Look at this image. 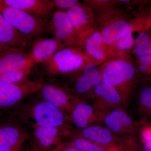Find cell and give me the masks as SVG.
<instances>
[{
	"label": "cell",
	"mask_w": 151,
	"mask_h": 151,
	"mask_svg": "<svg viewBox=\"0 0 151 151\" xmlns=\"http://www.w3.org/2000/svg\"><path fill=\"white\" fill-rule=\"evenodd\" d=\"M100 70L102 80L114 87L121 95L125 107L128 108L137 78L134 67L126 60L118 59L106 63Z\"/></svg>",
	"instance_id": "obj_1"
},
{
	"label": "cell",
	"mask_w": 151,
	"mask_h": 151,
	"mask_svg": "<svg viewBox=\"0 0 151 151\" xmlns=\"http://www.w3.org/2000/svg\"><path fill=\"white\" fill-rule=\"evenodd\" d=\"M92 59L80 48L74 47L60 50L43 64L49 75H67L80 72L86 64L94 62Z\"/></svg>",
	"instance_id": "obj_2"
},
{
	"label": "cell",
	"mask_w": 151,
	"mask_h": 151,
	"mask_svg": "<svg viewBox=\"0 0 151 151\" xmlns=\"http://www.w3.org/2000/svg\"><path fill=\"white\" fill-rule=\"evenodd\" d=\"M0 13L18 31L32 38L48 32V21L25 12L0 6Z\"/></svg>",
	"instance_id": "obj_3"
},
{
	"label": "cell",
	"mask_w": 151,
	"mask_h": 151,
	"mask_svg": "<svg viewBox=\"0 0 151 151\" xmlns=\"http://www.w3.org/2000/svg\"><path fill=\"white\" fill-rule=\"evenodd\" d=\"M40 81L26 79L16 84L0 85V111L16 106L22 100L40 91Z\"/></svg>",
	"instance_id": "obj_4"
},
{
	"label": "cell",
	"mask_w": 151,
	"mask_h": 151,
	"mask_svg": "<svg viewBox=\"0 0 151 151\" xmlns=\"http://www.w3.org/2000/svg\"><path fill=\"white\" fill-rule=\"evenodd\" d=\"M100 145L108 147H119L126 150L130 149L134 137H122L114 134L106 127L93 125L81 130H77L73 134Z\"/></svg>",
	"instance_id": "obj_5"
},
{
	"label": "cell",
	"mask_w": 151,
	"mask_h": 151,
	"mask_svg": "<svg viewBox=\"0 0 151 151\" xmlns=\"http://www.w3.org/2000/svg\"><path fill=\"white\" fill-rule=\"evenodd\" d=\"M102 123L114 134L122 137H134L136 124L127 110L109 109L100 112Z\"/></svg>",
	"instance_id": "obj_6"
},
{
	"label": "cell",
	"mask_w": 151,
	"mask_h": 151,
	"mask_svg": "<svg viewBox=\"0 0 151 151\" xmlns=\"http://www.w3.org/2000/svg\"><path fill=\"white\" fill-rule=\"evenodd\" d=\"M89 101L100 112L109 109H127L119 92L112 85L103 80L92 89Z\"/></svg>",
	"instance_id": "obj_7"
},
{
	"label": "cell",
	"mask_w": 151,
	"mask_h": 151,
	"mask_svg": "<svg viewBox=\"0 0 151 151\" xmlns=\"http://www.w3.org/2000/svg\"><path fill=\"white\" fill-rule=\"evenodd\" d=\"M48 21V32L66 47L79 46L77 36L66 12L53 11Z\"/></svg>",
	"instance_id": "obj_8"
},
{
	"label": "cell",
	"mask_w": 151,
	"mask_h": 151,
	"mask_svg": "<svg viewBox=\"0 0 151 151\" xmlns=\"http://www.w3.org/2000/svg\"><path fill=\"white\" fill-rule=\"evenodd\" d=\"M30 116L34 124L41 127L64 128L66 117L61 110L44 100L32 107Z\"/></svg>",
	"instance_id": "obj_9"
},
{
	"label": "cell",
	"mask_w": 151,
	"mask_h": 151,
	"mask_svg": "<svg viewBox=\"0 0 151 151\" xmlns=\"http://www.w3.org/2000/svg\"><path fill=\"white\" fill-rule=\"evenodd\" d=\"M66 13L78 37L79 46H83L85 41L94 33L91 11L86 6L78 3Z\"/></svg>",
	"instance_id": "obj_10"
},
{
	"label": "cell",
	"mask_w": 151,
	"mask_h": 151,
	"mask_svg": "<svg viewBox=\"0 0 151 151\" xmlns=\"http://www.w3.org/2000/svg\"><path fill=\"white\" fill-rule=\"evenodd\" d=\"M69 119L77 130H81L93 125L102 124V117L100 111L86 101L78 100Z\"/></svg>",
	"instance_id": "obj_11"
},
{
	"label": "cell",
	"mask_w": 151,
	"mask_h": 151,
	"mask_svg": "<svg viewBox=\"0 0 151 151\" xmlns=\"http://www.w3.org/2000/svg\"><path fill=\"white\" fill-rule=\"evenodd\" d=\"M81 72L75 78L73 90L76 99L79 100V97L82 96L89 100L92 89L102 80L101 73L96 64L92 62L86 64Z\"/></svg>",
	"instance_id": "obj_12"
},
{
	"label": "cell",
	"mask_w": 151,
	"mask_h": 151,
	"mask_svg": "<svg viewBox=\"0 0 151 151\" xmlns=\"http://www.w3.org/2000/svg\"><path fill=\"white\" fill-rule=\"evenodd\" d=\"M0 6L23 11L47 20L53 12L50 0H0Z\"/></svg>",
	"instance_id": "obj_13"
},
{
	"label": "cell",
	"mask_w": 151,
	"mask_h": 151,
	"mask_svg": "<svg viewBox=\"0 0 151 151\" xmlns=\"http://www.w3.org/2000/svg\"><path fill=\"white\" fill-rule=\"evenodd\" d=\"M40 91L45 100L64 113L70 114L78 100L64 89L54 84H43L42 83Z\"/></svg>",
	"instance_id": "obj_14"
},
{
	"label": "cell",
	"mask_w": 151,
	"mask_h": 151,
	"mask_svg": "<svg viewBox=\"0 0 151 151\" xmlns=\"http://www.w3.org/2000/svg\"><path fill=\"white\" fill-rule=\"evenodd\" d=\"M38 39L32 43L29 55L34 64L46 62L58 51L65 48L62 42L54 37Z\"/></svg>",
	"instance_id": "obj_15"
},
{
	"label": "cell",
	"mask_w": 151,
	"mask_h": 151,
	"mask_svg": "<svg viewBox=\"0 0 151 151\" xmlns=\"http://www.w3.org/2000/svg\"><path fill=\"white\" fill-rule=\"evenodd\" d=\"M32 38L22 34L0 13V42L12 48L24 51L29 46Z\"/></svg>",
	"instance_id": "obj_16"
},
{
	"label": "cell",
	"mask_w": 151,
	"mask_h": 151,
	"mask_svg": "<svg viewBox=\"0 0 151 151\" xmlns=\"http://www.w3.org/2000/svg\"><path fill=\"white\" fill-rule=\"evenodd\" d=\"M34 65L29 55L16 49H9L0 55V75Z\"/></svg>",
	"instance_id": "obj_17"
},
{
	"label": "cell",
	"mask_w": 151,
	"mask_h": 151,
	"mask_svg": "<svg viewBox=\"0 0 151 151\" xmlns=\"http://www.w3.org/2000/svg\"><path fill=\"white\" fill-rule=\"evenodd\" d=\"M26 137L21 128L14 122H0V150L23 144Z\"/></svg>",
	"instance_id": "obj_18"
},
{
	"label": "cell",
	"mask_w": 151,
	"mask_h": 151,
	"mask_svg": "<svg viewBox=\"0 0 151 151\" xmlns=\"http://www.w3.org/2000/svg\"><path fill=\"white\" fill-rule=\"evenodd\" d=\"M34 135L37 143L43 150L50 151L61 142L62 133L68 134V131L62 132V128L41 127L33 124Z\"/></svg>",
	"instance_id": "obj_19"
},
{
	"label": "cell",
	"mask_w": 151,
	"mask_h": 151,
	"mask_svg": "<svg viewBox=\"0 0 151 151\" xmlns=\"http://www.w3.org/2000/svg\"><path fill=\"white\" fill-rule=\"evenodd\" d=\"M129 24L124 20L112 22L105 27L101 34L103 43L106 45H113L126 33Z\"/></svg>",
	"instance_id": "obj_20"
},
{
	"label": "cell",
	"mask_w": 151,
	"mask_h": 151,
	"mask_svg": "<svg viewBox=\"0 0 151 151\" xmlns=\"http://www.w3.org/2000/svg\"><path fill=\"white\" fill-rule=\"evenodd\" d=\"M104 45L100 32H96L86 39L83 46L86 53L92 59L96 61H102L106 57Z\"/></svg>",
	"instance_id": "obj_21"
},
{
	"label": "cell",
	"mask_w": 151,
	"mask_h": 151,
	"mask_svg": "<svg viewBox=\"0 0 151 151\" xmlns=\"http://www.w3.org/2000/svg\"><path fill=\"white\" fill-rule=\"evenodd\" d=\"M70 137V144L82 151H125V150L119 147H108L100 145L92 142L87 140L75 135Z\"/></svg>",
	"instance_id": "obj_22"
},
{
	"label": "cell",
	"mask_w": 151,
	"mask_h": 151,
	"mask_svg": "<svg viewBox=\"0 0 151 151\" xmlns=\"http://www.w3.org/2000/svg\"><path fill=\"white\" fill-rule=\"evenodd\" d=\"M33 66H29L22 70H15L0 75V85L16 84L27 79Z\"/></svg>",
	"instance_id": "obj_23"
},
{
	"label": "cell",
	"mask_w": 151,
	"mask_h": 151,
	"mask_svg": "<svg viewBox=\"0 0 151 151\" xmlns=\"http://www.w3.org/2000/svg\"><path fill=\"white\" fill-rule=\"evenodd\" d=\"M137 103L138 111L141 116H151V86H146L141 90Z\"/></svg>",
	"instance_id": "obj_24"
},
{
	"label": "cell",
	"mask_w": 151,
	"mask_h": 151,
	"mask_svg": "<svg viewBox=\"0 0 151 151\" xmlns=\"http://www.w3.org/2000/svg\"><path fill=\"white\" fill-rule=\"evenodd\" d=\"M134 27L129 24V29L126 33L121 39L113 45V47L116 50L124 51L132 48L135 44V41L133 37Z\"/></svg>",
	"instance_id": "obj_25"
},
{
	"label": "cell",
	"mask_w": 151,
	"mask_h": 151,
	"mask_svg": "<svg viewBox=\"0 0 151 151\" xmlns=\"http://www.w3.org/2000/svg\"><path fill=\"white\" fill-rule=\"evenodd\" d=\"M150 43L149 35L145 32L141 33L135 40L134 48L135 54L139 57L147 55Z\"/></svg>",
	"instance_id": "obj_26"
},
{
	"label": "cell",
	"mask_w": 151,
	"mask_h": 151,
	"mask_svg": "<svg viewBox=\"0 0 151 151\" xmlns=\"http://www.w3.org/2000/svg\"><path fill=\"white\" fill-rule=\"evenodd\" d=\"M53 11L66 12L79 3L77 0H50Z\"/></svg>",
	"instance_id": "obj_27"
},
{
	"label": "cell",
	"mask_w": 151,
	"mask_h": 151,
	"mask_svg": "<svg viewBox=\"0 0 151 151\" xmlns=\"http://www.w3.org/2000/svg\"><path fill=\"white\" fill-rule=\"evenodd\" d=\"M140 136L142 143H151V124L142 128Z\"/></svg>",
	"instance_id": "obj_28"
},
{
	"label": "cell",
	"mask_w": 151,
	"mask_h": 151,
	"mask_svg": "<svg viewBox=\"0 0 151 151\" xmlns=\"http://www.w3.org/2000/svg\"><path fill=\"white\" fill-rule=\"evenodd\" d=\"M49 151H82L73 146L70 143L61 142L57 146Z\"/></svg>",
	"instance_id": "obj_29"
},
{
	"label": "cell",
	"mask_w": 151,
	"mask_h": 151,
	"mask_svg": "<svg viewBox=\"0 0 151 151\" xmlns=\"http://www.w3.org/2000/svg\"><path fill=\"white\" fill-rule=\"evenodd\" d=\"M139 61L141 64L147 65L149 67L151 66V55H147L139 57Z\"/></svg>",
	"instance_id": "obj_30"
},
{
	"label": "cell",
	"mask_w": 151,
	"mask_h": 151,
	"mask_svg": "<svg viewBox=\"0 0 151 151\" xmlns=\"http://www.w3.org/2000/svg\"><path fill=\"white\" fill-rule=\"evenodd\" d=\"M137 151H151V143H143L140 148L139 147Z\"/></svg>",
	"instance_id": "obj_31"
},
{
	"label": "cell",
	"mask_w": 151,
	"mask_h": 151,
	"mask_svg": "<svg viewBox=\"0 0 151 151\" xmlns=\"http://www.w3.org/2000/svg\"><path fill=\"white\" fill-rule=\"evenodd\" d=\"M22 145L23 144H21L12 147L2 149L0 151H19Z\"/></svg>",
	"instance_id": "obj_32"
},
{
	"label": "cell",
	"mask_w": 151,
	"mask_h": 151,
	"mask_svg": "<svg viewBox=\"0 0 151 151\" xmlns=\"http://www.w3.org/2000/svg\"><path fill=\"white\" fill-rule=\"evenodd\" d=\"M10 48H12L6 46L5 45L0 42V55L2 54L3 52L8 50Z\"/></svg>",
	"instance_id": "obj_33"
},
{
	"label": "cell",
	"mask_w": 151,
	"mask_h": 151,
	"mask_svg": "<svg viewBox=\"0 0 151 151\" xmlns=\"http://www.w3.org/2000/svg\"><path fill=\"white\" fill-rule=\"evenodd\" d=\"M139 69L141 72H146L150 69V67L147 65L141 64L140 66L139 67Z\"/></svg>",
	"instance_id": "obj_34"
},
{
	"label": "cell",
	"mask_w": 151,
	"mask_h": 151,
	"mask_svg": "<svg viewBox=\"0 0 151 151\" xmlns=\"http://www.w3.org/2000/svg\"><path fill=\"white\" fill-rule=\"evenodd\" d=\"M147 55H151V42L150 43V47H149Z\"/></svg>",
	"instance_id": "obj_35"
},
{
	"label": "cell",
	"mask_w": 151,
	"mask_h": 151,
	"mask_svg": "<svg viewBox=\"0 0 151 151\" xmlns=\"http://www.w3.org/2000/svg\"><path fill=\"white\" fill-rule=\"evenodd\" d=\"M128 1H121V2H127Z\"/></svg>",
	"instance_id": "obj_36"
},
{
	"label": "cell",
	"mask_w": 151,
	"mask_h": 151,
	"mask_svg": "<svg viewBox=\"0 0 151 151\" xmlns=\"http://www.w3.org/2000/svg\"><path fill=\"white\" fill-rule=\"evenodd\" d=\"M150 69H151L150 70H151V66H150Z\"/></svg>",
	"instance_id": "obj_37"
},
{
	"label": "cell",
	"mask_w": 151,
	"mask_h": 151,
	"mask_svg": "<svg viewBox=\"0 0 151 151\" xmlns=\"http://www.w3.org/2000/svg\"><path fill=\"white\" fill-rule=\"evenodd\" d=\"M1 116V114H0V116Z\"/></svg>",
	"instance_id": "obj_38"
}]
</instances>
